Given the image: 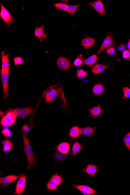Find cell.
Returning <instances> with one entry per match:
<instances>
[{
  "label": "cell",
  "instance_id": "obj_25",
  "mask_svg": "<svg viewBox=\"0 0 130 195\" xmlns=\"http://www.w3.org/2000/svg\"><path fill=\"white\" fill-rule=\"evenodd\" d=\"M82 148V145L79 144V143L78 141H76L74 143L73 148H72V155L74 156H75L81 150Z\"/></svg>",
  "mask_w": 130,
  "mask_h": 195
},
{
  "label": "cell",
  "instance_id": "obj_24",
  "mask_svg": "<svg viewBox=\"0 0 130 195\" xmlns=\"http://www.w3.org/2000/svg\"><path fill=\"white\" fill-rule=\"evenodd\" d=\"M35 36L38 37L39 39H43L46 37V34H45L43 32V27L40 28H36L34 32Z\"/></svg>",
  "mask_w": 130,
  "mask_h": 195
},
{
  "label": "cell",
  "instance_id": "obj_18",
  "mask_svg": "<svg viewBox=\"0 0 130 195\" xmlns=\"http://www.w3.org/2000/svg\"><path fill=\"white\" fill-rule=\"evenodd\" d=\"M85 172L91 176H95V174L98 172L97 168L93 164H89L84 170Z\"/></svg>",
  "mask_w": 130,
  "mask_h": 195
},
{
  "label": "cell",
  "instance_id": "obj_34",
  "mask_svg": "<svg viewBox=\"0 0 130 195\" xmlns=\"http://www.w3.org/2000/svg\"><path fill=\"white\" fill-rule=\"evenodd\" d=\"M74 64L76 66L82 65V64H83V60H82V58L81 57L77 58L74 60Z\"/></svg>",
  "mask_w": 130,
  "mask_h": 195
},
{
  "label": "cell",
  "instance_id": "obj_7",
  "mask_svg": "<svg viewBox=\"0 0 130 195\" xmlns=\"http://www.w3.org/2000/svg\"><path fill=\"white\" fill-rule=\"evenodd\" d=\"M114 45V41L111 36L108 35L104 40L101 48L97 53V54H100L105 49L111 47Z\"/></svg>",
  "mask_w": 130,
  "mask_h": 195
},
{
  "label": "cell",
  "instance_id": "obj_1",
  "mask_svg": "<svg viewBox=\"0 0 130 195\" xmlns=\"http://www.w3.org/2000/svg\"><path fill=\"white\" fill-rule=\"evenodd\" d=\"M23 140L24 144V152L27 155V158L28 163V169L31 167L32 166H34L36 163V159L35 158V156L34 152L32 149L31 146L29 142V139L28 137H27L25 134L23 135Z\"/></svg>",
  "mask_w": 130,
  "mask_h": 195
},
{
  "label": "cell",
  "instance_id": "obj_26",
  "mask_svg": "<svg viewBox=\"0 0 130 195\" xmlns=\"http://www.w3.org/2000/svg\"><path fill=\"white\" fill-rule=\"evenodd\" d=\"M88 72L83 69H78L77 71V78L79 79H83L87 76Z\"/></svg>",
  "mask_w": 130,
  "mask_h": 195
},
{
  "label": "cell",
  "instance_id": "obj_33",
  "mask_svg": "<svg viewBox=\"0 0 130 195\" xmlns=\"http://www.w3.org/2000/svg\"><path fill=\"white\" fill-rule=\"evenodd\" d=\"M2 133L3 134L5 137H10L12 135L11 132L7 127H5L2 131Z\"/></svg>",
  "mask_w": 130,
  "mask_h": 195
},
{
  "label": "cell",
  "instance_id": "obj_12",
  "mask_svg": "<svg viewBox=\"0 0 130 195\" xmlns=\"http://www.w3.org/2000/svg\"><path fill=\"white\" fill-rule=\"evenodd\" d=\"M57 65L60 69L66 70L69 69L70 67V62L66 58L60 57L57 60Z\"/></svg>",
  "mask_w": 130,
  "mask_h": 195
},
{
  "label": "cell",
  "instance_id": "obj_16",
  "mask_svg": "<svg viewBox=\"0 0 130 195\" xmlns=\"http://www.w3.org/2000/svg\"><path fill=\"white\" fill-rule=\"evenodd\" d=\"M99 58L96 55H94L83 60V64L92 67L98 60Z\"/></svg>",
  "mask_w": 130,
  "mask_h": 195
},
{
  "label": "cell",
  "instance_id": "obj_11",
  "mask_svg": "<svg viewBox=\"0 0 130 195\" xmlns=\"http://www.w3.org/2000/svg\"><path fill=\"white\" fill-rule=\"evenodd\" d=\"M9 54H6L4 51L1 53V61H2V70L9 71L10 70V61L9 59Z\"/></svg>",
  "mask_w": 130,
  "mask_h": 195
},
{
  "label": "cell",
  "instance_id": "obj_4",
  "mask_svg": "<svg viewBox=\"0 0 130 195\" xmlns=\"http://www.w3.org/2000/svg\"><path fill=\"white\" fill-rule=\"evenodd\" d=\"M9 71H6L1 70V81H2V88H3L4 98L5 99L7 98L9 95Z\"/></svg>",
  "mask_w": 130,
  "mask_h": 195
},
{
  "label": "cell",
  "instance_id": "obj_39",
  "mask_svg": "<svg viewBox=\"0 0 130 195\" xmlns=\"http://www.w3.org/2000/svg\"><path fill=\"white\" fill-rule=\"evenodd\" d=\"M127 48H128L129 51L130 52V39L129 41L128 44H127Z\"/></svg>",
  "mask_w": 130,
  "mask_h": 195
},
{
  "label": "cell",
  "instance_id": "obj_35",
  "mask_svg": "<svg viewBox=\"0 0 130 195\" xmlns=\"http://www.w3.org/2000/svg\"><path fill=\"white\" fill-rule=\"evenodd\" d=\"M14 62L15 65H19L22 64L24 62L21 57H16L14 58Z\"/></svg>",
  "mask_w": 130,
  "mask_h": 195
},
{
  "label": "cell",
  "instance_id": "obj_38",
  "mask_svg": "<svg viewBox=\"0 0 130 195\" xmlns=\"http://www.w3.org/2000/svg\"><path fill=\"white\" fill-rule=\"evenodd\" d=\"M126 47L124 45H121L118 47V49L119 51H123L125 50Z\"/></svg>",
  "mask_w": 130,
  "mask_h": 195
},
{
  "label": "cell",
  "instance_id": "obj_5",
  "mask_svg": "<svg viewBox=\"0 0 130 195\" xmlns=\"http://www.w3.org/2000/svg\"><path fill=\"white\" fill-rule=\"evenodd\" d=\"M10 109L14 112L17 117L23 118H25L33 111V108L31 107Z\"/></svg>",
  "mask_w": 130,
  "mask_h": 195
},
{
  "label": "cell",
  "instance_id": "obj_15",
  "mask_svg": "<svg viewBox=\"0 0 130 195\" xmlns=\"http://www.w3.org/2000/svg\"><path fill=\"white\" fill-rule=\"evenodd\" d=\"M108 67L107 64H97L93 68L91 72L95 74L101 73L107 69Z\"/></svg>",
  "mask_w": 130,
  "mask_h": 195
},
{
  "label": "cell",
  "instance_id": "obj_17",
  "mask_svg": "<svg viewBox=\"0 0 130 195\" xmlns=\"http://www.w3.org/2000/svg\"><path fill=\"white\" fill-rule=\"evenodd\" d=\"M70 148V144L67 142L60 143L57 147L58 150L63 154H66L68 153Z\"/></svg>",
  "mask_w": 130,
  "mask_h": 195
},
{
  "label": "cell",
  "instance_id": "obj_9",
  "mask_svg": "<svg viewBox=\"0 0 130 195\" xmlns=\"http://www.w3.org/2000/svg\"><path fill=\"white\" fill-rule=\"evenodd\" d=\"M74 188L78 190L80 192L84 195H93L97 194L96 191L88 186L84 185H74Z\"/></svg>",
  "mask_w": 130,
  "mask_h": 195
},
{
  "label": "cell",
  "instance_id": "obj_10",
  "mask_svg": "<svg viewBox=\"0 0 130 195\" xmlns=\"http://www.w3.org/2000/svg\"><path fill=\"white\" fill-rule=\"evenodd\" d=\"M89 4L93 7L99 14L103 15L105 13V10L103 4L101 1H97L92 2Z\"/></svg>",
  "mask_w": 130,
  "mask_h": 195
},
{
  "label": "cell",
  "instance_id": "obj_36",
  "mask_svg": "<svg viewBox=\"0 0 130 195\" xmlns=\"http://www.w3.org/2000/svg\"><path fill=\"white\" fill-rule=\"evenodd\" d=\"M122 57L125 59H129L130 57V52L128 50H125L123 52Z\"/></svg>",
  "mask_w": 130,
  "mask_h": 195
},
{
  "label": "cell",
  "instance_id": "obj_8",
  "mask_svg": "<svg viewBox=\"0 0 130 195\" xmlns=\"http://www.w3.org/2000/svg\"><path fill=\"white\" fill-rule=\"evenodd\" d=\"M26 180V176L25 175L20 176L16 185L15 194H19L24 192L25 187Z\"/></svg>",
  "mask_w": 130,
  "mask_h": 195
},
{
  "label": "cell",
  "instance_id": "obj_31",
  "mask_svg": "<svg viewBox=\"0 0 130 195\" xmlns=\"http://www.w3.org/2000/svg\"><path fill=\"white\" fill-rule=\"evenodd\" d=\"M51 179L56 183V185L59 186L62 182V177L61 176L58 175L53 176L51 178Z\"/></svg>",
  "mask_w": 130,
  "mask_h": 195
},
{
  "label": "cell",
  "instance_id": "obj_2",
  "mask_svg": "<svg viewBox=\"0 0 130 195\" xmlns=\"http://www.w3.org/2000/svg\"><path fill=\"white\" fill-rule=\"evenodd\" d=\"M59 88L57 86H52L44 92L43 96L46 103L54 101L59 95Z\"/></svg>",
  "mask_w": 130,
  "mask_h": 195
},
{
  "label": "cell",
  "instance_id": "obj_13",
  "mask_svg": "<svg viewBox=\"0 0 130 195\" xmlns=\"http://www.w3.org/2000/svg\"><path fill=\"white\" fill-rule=\"evenodd\" d=\"M19 177L16 175H10L8 176L1 178L0 179V183L1 185L5 187L8 185L10 183L13 182L16 179H19Z\"/></svg>",
  "mask_w": 130,
  "mask_h": 195
},
{
  "label": "cell",
  "instance_id": "obj_23",
  "mask_svg": "<svg viewBox=\"0 0 130 195\" xmlns=\"http://www.w3.org/2000/svg\"><path fill=\"white\" fill-rule=\"evenodd\" d=\"M102 112V109H101L100 106L94 107L90 110L91 115L92 117H97L98 116L101 115Z\"/></svg>",
  "mask_w": 130,
  "mask_h": 195
},
{
  "label": "cell",
  "instance_id": "obj_32",
  "mask_svg": "<svg viewBox=\"0 0 130 195\" xmlns=\"http://www.w3.org/2000/svg\"><path fill=\"white\" fill-rule=\"evenodd\" d=\"M122 90L124 93L123 98H130V88L129 86H125L123 88Z\"/></svg>",
  "mask_w": 130,
  "mask_h": 195
},
{
  "label": "cell",
  "instance_id": "obj_21",
  "mask_svg": "<svg viewBox=\"0 0 130 195\" xmlns=\"http://www.w3.org/2000/svg\"><path fill=\"white\" fill-rule=\"evenodd\" d=\"M104 90V87L101 84H97L95 86H94L93 88L92 92L95 95H101Z\"/></svg>",
  "mask_w": 130,
  "mask_h": 195
},
{
  "label": "cell",
  "instance_id": "obj_20",
  "mask_svg": "<svg viewBox=\"0 0 130 195\" xmlns=\"http://www.w3.org/2000/svg\"><path fill=\"white\" fill-rule=\"evenodd\" d=\"M95 131V129L93 128L88 127L81 129V134L90 136L93 135Z\"/></svg>",
  "mask_w": 130,
  "mask_h": 195
},
{
  "label": "cell",
  "instance_id": "obj_28",
  "mask_svg": "<svg viewBox=\"0 0 130 195\" xmlns=\"http://www.w3.org/2000/svg\"><path fill=\"white\" fill-rule=\"evenodd\" d=\"M123 142L127 149L130 150V132L123 138Z\"/></svg>",
  "mask_w": 130,
  "mask_h": 195
},
{
  "label": "cell",
  "instance_id": "obj_6",
  "mask_svg": "<svg viewBox=\"0 0 130 195\" xmlns=\"http://www.w3.org/2000/svg\"><path fill=\"white\" fill-rule=\"evenodd\" d=\"M1 6L0 16L6 24L10 25L13 20V16L2 3L1 4Z\"/></svg>",
  "mask_w": 130,
  "mask_h": 195
},
{
  "label": "cell",
  "instance_id": "obj_14",
  "mask_svg": "<svg viewBox=\"0 0 130 195\" xmlns=\"http://www.w3.org/2000/svg\"><path fill=\"white\" fill-rule=\"evenodd\" d=\"M96 39L92 37H87L83 39L81 44L85 48L88 49L93 46Z\"/></svg>",
  "mask_w": 130,
  "mask_h": 195
},
{
  "label": "cell",
  "instance_id": "obj_3",
  "mask_svg": "<svg viewBox=\"0 0 130 195\" xmlns=\"http://www.w3.org/2000/svg\"><path fill=\"white\" fill-rule=\"evenodd\" d=\"M16 115L10 109L6 111V114L1 120V126L4 127H8L12 126L16 121Z\"/></svg>",
  "mask_w": 130,
  "mask_h": 195
},
{
  "label": "cell",
  "instance_id": "obj_19",
  "mask_svg": "<svg viewBox=\"0 0 130 195\" xmlns=\"http://www.w3.org/2000/svg\"><path fill=\"white\" fill-rule=\"evenodd\" d=\"M81 134V129L78 126L72 128L69 131V135L72 138L75 139Z\"/></svg>",
  "mask_w": 130,
  "mask_h": 195
},
{
  "label": "cell",
  "instance_id": "obj_30",
  "mask_svg": "<svg viewBox=\"0 0 130 195\" xmlns=\"http://www.w3.org/2000/svg\"><path fill=\"white\" fill-rule=\"evenodd\" d=\"M54 6L56 8L59 10H62V11H67L68 6L67 4L64 3H56L54 4Z\"/></svg>",
  "mask_w": 130,
  "mask_h": 195
},
{
  "label": "cell",
  "instance_id": "obj_27",
  "mask_svg": "<svg viewBox=\"0 0 130 195\" xmlns=\"http://www.w3.org/2000/svg\"><path fill=\"white\" fill-rule=\"evenodd\" d=\"M80 6L79 4L77 5H69L68 6L67 11L71 15H73L77 11Z\"/></svg>",
  "mask_w": 130,
  "mask_h": 195
},
{
  "label": "cell",
  "instance_id": "obj_22",
  "mask_svg": "<svg viewBox=\"0 0 130 195\" xmlns=\"http://www.w3.org/2000/svg\"><path fill=\"white\" fill-rule=\"evenodd\" d=\"M3 145V150L5 152H9L13 148V143L8 139H5L2 142Z\"/></svg>",
  "mask_w": 130,
  "mask_h": 195
},
{
  "label": "cell",
  "instance_id": "obj_29",
  "mask_svg": "<svg viewBox=\"0 0 130 195\" xmlns=\"http://www.w3.org/2000/svg\"><path fill=\"white\" fill-rule=\"evenodd\" d=\"M58 187V186L56 185V183L51 179L47 183V188L50 190H55L57 189Z\"/></svg>",
  "mask_w": 130,
  "mask_h": 195
},
{
  "label": "cell",
  "instance_id": "obj_37",
  "mask_svg": "<svg viewBox=\"0 0 130 195\" xmlns=\"http://www.w3.org/2000/svg\"><path fill=\"white\" fill-rule=\"evenodd\" d=\"M106 52L109 55H111V56L114 55L115 54V50L112 47L106 50Z\"/></svg>",
  "mask_w": 130,
  "mask_h": 195
}]
</instances>
